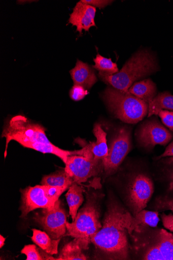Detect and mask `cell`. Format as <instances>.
Masks as SVG:
<instances>
[{
    "mask_svg": "<svg viewBox=\"0 0 173 260\" xmlns=\"http://www.w3.org/2000/svg\"><path fill=\"white\" fill-rule=\"evenodd\" d=\"M163 124L173 133V112L162 110L159 114Z\"/></svg>",
    "mask_w": 173,
    "mask_h": 260,
    "instance_id": "obj_27",
    "label": "cell"
},
{
    "mask_svg": "<svg viewBox=\"0 0 173 260\" xmlns=\"http://www.w3.org/2000/svg\"><path fill=\"white\" fill-rule=\"evenodd\" d=\"M161 217L163 226L166 229L173 232V215L169 214L167 215L163 214Z\"/></svg>",
    "mask_w": 173,
    "mask_h": 260,
    "instance_id": "obj_29",
    "label": "cell"
},
{
    "mask_svg": "<svg viewBox=\"0 0 173 260\" xmlns=\"http://www.w3.org/2000/svg\"><path fill=\"white\" fill-rule=\"evenodd\" d=\"M96 12V8L80 2L70 15L69 23L76 26L77 31L82 35L83 30L89 31L90 28L96 27L94 20Z\"/></svg>",
    "mask_w": 173,
    "mask_h": 260,
    "instance_id": "obj_13",
    "label": "cell"
},
{
    "mask_svg": "<svg viewBox=\"0 0 173 260\" xmlns=\"http://www.w3.org/2000/svg\"><path fill=\"white\" fill-rule=\"evenodd\" d=\"M152 179L144 174H139L130 182L128 191V203L134 216L144 209L154 193Z\"/></svg>",
    "mask_w": 173,
    "mask_h": 260,
    "instance_id": "obj_11",
    "label": "cell"
},
{
    "mask_svg": "<svg viewBox=\"0 0 173 260\" xmlns=\"http://www.w3.org/2000/svg\"><path fill=\"white\" fill-rule=\"evenodd\" d=\"M70 73L74 85H81L86 89H90L97 81L93 69L79 59Z\"/></svg>",
    "mask_w": 173,
    "mask_h": 260,
    "instance_id": "obj_15",
    "label": "cell"
},
{
    "mask_svg": "<svg viewBox=\"0 0 173 260\" xmlns=\"http://www.w3.org/2000/svg\"><path fill=\"white\" fill-rule=\"evenodd\" d=\"M74 183L72 179L64 170L44 176L41 184L52 186L70 187Z\"/></svg>",
    "mask_w": 173,
    "mask_h": 260,
    "instance_id": "obj_23",
    "label": "cell"
},
{
    "mask_svg": "<svg viewBox=\"0 0 173 260\" xmlns=\"http://www.w3.org/2000/svg\"><path fill=\"white\" fill-rule=\"evenodd\" d=\"M128 91L148 104L157 96V88L156 84L148 79L134 83Z\"/></svg>",
    "mask_w": 173,
    "mask_h": 260,
    "instance_id": "obj_19",
    "label": "cell"
},
{
    "mask_svg": "<svg viewBox=\"0 0 173 260\" xmlns=\"http://www.w3.org/2000/svg\"><path fill=\"white\" fill-rule=\"evenodd\" d=\"M131 149V132L127 128H122L111 142L108 155L102 160L106 177L117 172Z\"/></svg>",
    "mask_w": 173,
    "mask_h": 260,
    "instance_id": "obj_8",
    "label": "cell"
},
{
    "mask_svg": "<svg viewBox=\"0 0 173 260\" xmlns=\"http://www.w3.org/2000/svg\"><path fill=\"white\" fill-rule=\"evenodd\" d=\"M53 239H61L66 232V212L59 200L51 208L43 209L33 217Z\"/></svg>",
    "mask_w": 173,
    "mask_h": 260,
    "instance_id": "obj_9",
    "label": "cell"
},
{
    "mask_svg": "<svg viewBox=\"0 0 173 260\" xmlns=\"http://www.w3.org/2000/svg\"><path fill=\"white\" fill-rule=\"evenodd\" d=\"M84 188L80 184L74 183L69 187L65 195L72 222L75 220L78 210L84 201Z\"/></svg>",
    "mask_w": 173,
    "mask_h": 260,
    "instance_id": "obj_20",
    "label": "cell"
},
{
    "mask_svg": "<svg viewBox=\"0 0 173 260\" xmlns=\"http://www.w3.org/2000/svg\"><path fill=\"white\" fill-rule=\"evenodd\" d=\"M137 138L145 147L153 148L156 145L165 146L171 140L173 135L157 119H153L142 125Z\"/></svg>",
    "mask_w": 173,
    "mask_h": 260,
    "instance_id": "obj_12",
    "label": "cell"
},
{
    "mask_svg": "<svg viewBox=\"0 0 173 260\" xmlns=\"http://www.w3.org/2000/svg\"><path fill=\"white\" fill-rule=\"evenodd\" d=\"M88 93V91L84 87L74 85L70 91V96L73 101L79 102L83 100Z\"/></svg>",
    "mask_w": 173,
    "mask_h": 260,
    "instance_id": "obj_26",
    "label": "cell"
},
{
    "mask_svg": "<svg viewBox=\"0 0 173 260\" xmlns=\"http://www.w3.org/2000/svg\"><path fill=\"white\" fill-rule=\"evenodd\" d=\"M162 110L173 112V94L169 91L160 92L148 103V117L158 115Z\"/></svg>",
    "mask_w": 173,
    "mask_h": 260,
    "instance_id": "obj_22",
    "label": "cell"
},
{
    "mask_svg": "<svg viewBox=\"0 0 173 260\" xmlns=\"http://www.w3.org/2000/svg\"><path fill=\"white\" fill-rule=\"evenodd\" d=\"M93 61L95 64L92 66V68L99 72L110 75H114L119 72L116 63L113 62L111 58H105L98 53Z\"/></svg>",
    "mask_w": 173,
    "mask_h": 260,
    "instance_id": "obj_24",
    "label": "cell"
},
{
    "mask_svg": "<svg viewBox=\"0 0 173 260\" xmlns=\"http://www.w3.org/2000/svg\"><path fill=\"white\" fill-rule=\"evenodd\" d=\"M93 132L96 140L87 145L93 154L94 159L96 161H102L109 154L107 134L102 128L101 125L98 123L94 125Z\"/></svg>",
    "mask_w": 173,
    "mask_h": 260,
    "instance_id": "obj_18",
    "label": "cell"
},
{
    "mask_svg": "<svg viewBox=\"0 0 173 260\" xmlns=\"http://www.w3.org/2000/svg\"><path fill=\"white\" fill-rule=\"evenodd\" d=\"M6 238L3 237V235H0V248H2L5 244Z\"/></svg>",
    "mask_w": 173,
    "mask_h": 260,
    "instance_id": "obj_31",
    "label": "cell"
},
{
    "mask_svg": "<svg viewBox=\"0 0 173 260\" xmlns=\"http://www.w3.org/2000/svg\"><path fill=\"white\" fill-rule=\"evenodd\" d=\"M142 245V259L173 260V234L164 229L152 230Z\"/></svg>",
    "mask_w": 173,
    "mask_h": 260,
    "instance_id": "obj_7",
    "label": "cell"
},
{
    "mask_svg": "<svg viewBox=\"0 0 173 260\" xmlns=\"http://www.w3.org/2000/svg\"><path fill=\"white\" fill-rule=\"evenodd\" d=\"M160 219L158 211L143 210L137 214L130 217L129 234L132 235L134 232L140 233L142 229L148 226L156 228Z\"/></svg>",
    "mask_w": 173,
    "mask_h": 260,
    "instance_id": "obj_16",
    "label": "cell"
},
{
    "mask_svg": "<svg viewBox=\"0 0 173 260\" xmlns=\"http://www.w3.org/2000/svg\"><path fill=\"white\" fill-rule=\"evenodd\" d=\"M21 253L26 255L27 260L46 259L45 257L40 252L36 246L34 245L24 246L21 250Z\"/></svg>",
    "mask_w": 173,
    "mask_h": 260,
    "instance_id": "obj_25",
    "label": "cell"
},
{
    "mask_svg": "<svg viewBox=\"0 0 173 260\" xmlns=\"http://www.w3.org/2000/svg\"><path fill=\"white\" fill-rule=\"evenodd\" d=\"M166 157H173V141L166 148L164 153L157 157V159Z\"/></svg>",
    "mask_w": 173,
    "mask_h": 260,
    "instance_id": "obj_30",
    "label": "cell"
},
{
    "mask_svg": "<svg viewBox=\"0 0 173 260\" xmlns=\"http://www.w3.org/2000/svg\"><path fill=\"white\" fill-rule=\"evenodd\" d=\"M68 186H52L38 185L21 190V218H24L37 209H46L55 205Z\"/></svg>",
    "mask_w": 173,
    "mask_h": 260,
    "instance_id": "obj_6",
    "label": "cell"
},
{
    "mask_svg": "<svg viewBox=\"0 0 173 260\" xmlns=\"http://www.w3.org/2000/svg\"><path fill=\"white\" fill-rule=\"evenodd\" d=\"M32 231V241L43 251L51 255L58 253V248L61 239H53L46 232L37 229Z\"/></svg>",
    "mask_w": 173,
    "mask_h": 260,
    "instance_id": "obj_21",
    "label": "cell"
},
{
    "mask_svg": "<svg viewBox=\"0 0 173 260\" xmlns=\"http://www.w3.org/2000/svg\"><path fill=\"white\" fill-rule=\"evenodd\" d=\"M95 197H88L86 203L78 212L75 220L72 223L66 222L65 235L90 242L92 236L102 228L99 207Z\"/></svg>",
    "mask_w": 173,
    "mask_h": 260,
    "instance_id": "obj_5",
    "label": "cell"
},
{
    "mask_svg": "<svg viewBox=\"0 0 173 260\" xmlns=\"http://www.w3.org/2000/svg\"><path fill=\"white\" fill-rule=\"evenodd\" d=\"M2 137L6 139L5 157L9 144L15 141L22 146L43 153L54 154L65 163L67 156L73 155V151L64 150L55 146L49 140L45 129L39 124L31 121L26 117L15 116L5 127Z\"/></svg>",
    "mask_w": 173,
    "mask_h": 260,
    "instance_id": "obj_2",
    "label": "cell"
},
{
    "mask_svg": "<svg viewBox=\"0 0 173 260\" xmlns=\"http://www.w3.org/2000/svg\"><path fill=\"white\" fill-rule=\"evenodd\" d=\"M162 162L168 186L165 192L156 199L155 208L158 211L171 210L173 213V157L165 159Z\"/></svg>",
    "mask_w": 173,
    "mask_h": 260,
    "instance_id": "obj_14",
    "label": "cell"
},
{
    "mask_svg": "<svg viewBox=\"0 0 173 260\" xmlns=\"http://www.w3.org/2000/svg\"><path fill=\"white\" fill-rule=\"evenodd\" d=\"M90 242L84 239H74L66 244L57 258L59 260H85L88 257L84 251L89 248Z\"/></svg>",
    "mask_w": 173,
    "mask_h": 260,
    "instance_id": "obj_17",
    "label": "cell"
},
{
    "mask_svg": "<svg viewBox=\"0 0 173 260\" xmlns=\"http://www.w3.org/2000/svg\"><path fill=\"white\" fill-rule=\"evenodd\" d=\"M159 67L156 56L144 50L135 53L114 75L98 73V77L105 83L121 91L128 92L134 83L156 73Z\"/></svg>",
    "mask_w": 173,
    "mask_h": 260,
    "instance_id": "obj_3",
    "label": "cell"
},
{
    "mask_svg": "<svg viewBox=\"0 0 173 260\" xmlns=\"http://www.w3.org/2000/svg\"><path fill=\"white\" fill-rule=\"evenodd\" d=\"M130 215L129 211L116 202H112L108 206L102 228L90 239L102 258H129L128 234Z\"/></svg>",
    "mask_w": 173,
    "mask_h": 260,
    "instance_id": "obj_1",
    "label": "cell"
},
{
    "mask_svg": "<svg viewBox=\"0 0 173 260\" xmlns=\"http://www.w3.org/2000/svg\"><path fill=\"white\" fill-rule=\"evenodd\" d=\"M103 97L111 112L123 122L136 124L148 114V104L129 91L108 87Z\"/></svg>",
    "mask_w": 173,
    "mask_h": 260,
    "instance_id": "obj_4",
    "label": "cell"
},
{
    "mask_svg": "<svg viewBox=\"0 0 173 260\" xmlns=\"http://www.w3.org/2000/svg\"><path fill=\"white\" fill-rule=\"evenodd\" d=\"M82 3L91 6L95 8L104 9L111 5L114 2L110 0H82Z\"/></svg>",
    "mask_w": 173,
    "mask_h": 260,
    "instance_id": "obj_28",
    "label": "cell"
},
{
    "mask_svg": "<svg viewBox=\"0 0 173 260\" xmlns=\"http://www.w3.org/2000/svg\"><path fill=\"white\" fill-rule=\"evenodd\" d=\"M64 170L74 183L81 184L97 176L103 169L102 161L80 155L67 156Z\"/></svg>",
    "mask_w": 173,
    "mask_h": 260,
    "instance_id": "obj_10",
    "label": "cell"
}]
</instances>
